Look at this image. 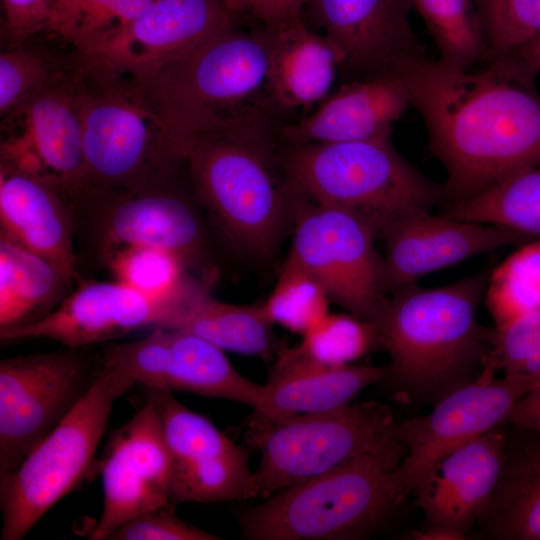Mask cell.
Masks as SVG:
<instances>
[{
    "label": "cell",
    "instance_id": "3",
    "mask_svg": "<svg viewBox=\"0 0 540 540\" xmlns=\"http://www.w3.org/2000/svg\"><path fill=\"white\" fill-rule=\"evenodd\" d=\"M490 273L454 283L394 290L373 323L389 362L381 383L398 401H430L474 379L491 348V329L478 322Z\"/></svg>",
    "mask_w": 540,
    "mask_h": 540
},
{
    "label": "cell",
    "instance_id": "1",
    "mask_svg": "<svg viewBox=\"0 0 540 540\" xmlns=\"http://www.w3.org/2000/svg\"><path fill=\"white\" fill-rule=\"evenodd\" d=\"M394 73L424 121L430 154L445 168V205L540 166V97L506 56L462 69L422 54Z\"/></svg>",
    "mask_w": 540,
    "mask_h": 540
},
{
    "label": "cell",
    "instance_id": "4",
    "mask_svg": "<svg viewBox=\"0 0 540 540\" xmlns=\"http://www.w3.org/2000/svg\"><path fill=\"white\" fill-rule=\"evenodd\" d=\"M400 442L286 487L236 513L247 540H355L389 520L410 495Z\"/></svg>",
    "mask_w": 540,
    "mask_h": 540
},
{
    "label": "cell",
    "instance_id": "44",
    "mask_svg": "<svg viewBox=\"0 0 540 540\" xmlns=\"http://www.w3.org/2000/svg\"><path fill=\"white\" fill-rule=\"evenodd\" d=\"M515 66L533 79L540 70V34L507 55Z\"/></svg>",
    "mask_w": 540,
    "mask_h": 540
},
{
    "label": "cell",
    "instance_id": "21",
    "mask_svg": "<svg viewBox=\"0 0 540 540\" xmlns=\"http://www.w3.org/2000/svg\"><path fill=\"white\" fill-rule=\"evenodd\" d=\"M506 443V430L496 428L451 451L420 477L411 494L426 524L470 536L498 484Z\"/></svg>",
    "mask_w": 540,
    "mask_h": 540
},
{
    "label": "cell",
    "instance_id": "46",
    "mask_svg": "<svg viewBox=\"0 0 540 540\" xmlns=\"http://www.w3.org/2000/svg\"><path fill=\"white\" fill-rule=\"evenodd\" d=\"M230 14L253 12L262 0H222Z\"/></svg>",
    "mask_w": 540,
    "mask_h": 540
},
{
    "label": "cell",
    "instance_id": "5",
    "mask_svg": "<svg viewBox=\"0 0 540 540\" xmlns=\"http://www.w3.org/2000/svg\"><path fill=\"white\" fill-rule=\"evenodd\" d=\"M72 76L85 160L82 196L134 191L181 164L165 121L134 78L78 56Z\"/></svg>",
    "mask_w": 540,
    "mask_h": 540
},
{
    "label": "cell",
    "instance_id": "41",
    "mask_svg": "<svg viewBox=\"0 0 540 540\" xmlns=\"http://www.w3.org/2000/svg\"><path fill=\"white\" fill-rule=\"evenodd\" d=\"M3 30L10 47L49 28V0H2Z\"/></svg>",
    "mask_w": 540,
    "mask_h": 540
},
{
    "label": "cell",
    "instance_id": "40",
    "mask_svg": "<svg viewBox=\"0 0 540 540\" xmlns=\"http://www.w3.org/2000/svg\"><path fill=\"white\" fill-rule=\"evenodd\" d=\"M171 504L141 513L115 528L106 540H219L178 517Z\"/></svg>",
    "mask_w": 540,
    "mask_h": 540
},
{
    "label": "cell",
    "instance_id": "11",
    "mask_svg": "<svg viewBox=\"0 0 540 540\" xmlns=\"http://www.w3.org/2000/svg\"><path fill=\"white\" fill-rule=\"evenodd\" d=\"M70 348L0 361V474L15 469L97 379L101 352Z\"/></svg>",
    "mask_w": 540,
    "mask_h": 540
},
{
    "label": "cell",
    "instance_id": "29",
    "mask_svg": "<svg viewBox=\"0 0 540 540\" xmlns=\"http://www.w3.org/2000/svg\"><path fill=\"white\" fill-rule=\"evenodd\" d=\"M68 285L45 258L0 236V329L42 318Z\"/></svg>",
    "mask_w": 540,
    "mask_h": 540
},
{
    "label": "cell",
    "instance_id": "43",
    "mask_svg": "<svg viewBox=\"0 0 540 540\" xmlns=\"http://www.w3.org/2000/svg\"><path fill=\"white\" fill-rule=\"evenodd\" d=\"M509 424L540 432V382L518 401Z\"/></svg>",
    "mask_w": 540,
    "mask_h": 540
},
{
    "label": "cell",
    "instance_id": "13",
    "mask_svg": "<svg viewBox=\"0 0 540 540\" xmlns=\"http://www.w3.org/2000/svg\"><path fill=\"white\" fill-rule=\"evenodd\" d=\"M101 355L103 364L148 390L230 400L253 410L264 392V384L243 376L223 349L185 331L155 327L142 339L105 345Z\"/></svg>",
    "mask_w": 540,
    "mask_h": 540
},
{
    "label": "cell",
    "instance_id": "14",
    "mask_svg": "<svg viewBox=\"0 0 540 540\" xmlns=\"http://www.w3.org/2000/svg\"><path fill=\"white\" fill-rule=\"evenodd\" d=\"M1 163L51 187L65 200L82 196V128L72 68L3 117Z\"/></svg>",
    "mask_w": 540,
    "mask_h": 540
},
{
    "label": "cell",
    "instance_id": "8",
    "mask_svg": "<svg viewBox=\"0 0 540 540\" xmlns=\"http://www.w3.org/2000/svg\"><path fill=\"white\" fill-rule=\"evenodd\" d=\"M392 409L378 401L266 419L252 416L246 440L259 451L256 498L327 473L361 455L398 442Z\"/></svg>",
    "mask_w": 540,
    "mask_h": 540
},
{
    "label": "cell",
    "instance_id": "10",
    "mask_svg": "<svg viewBox=\"0 0 540 540\" xmlns=\"http://www.w3.org/2000/svg\"><path fill=\"white\" fill-rule=\"evenodd\" d=\"M291 193L293 237L287 258L317 279L331 301L374 323L388 299L375 228L351 211Z\"/></svg>",
    "mask_w": 540,
    "mask_h": 540
},
{
    "label": "cell",
    "instance_id": "35",
    "mask_svg": "<svg viewBox=\"0 0 540 540\" xmlns=\"http://www.w3.org/2000/svg\"><path fill=\"white\" fill-rule=\"evenodd\" d=\"M330 301L317 279L287 258L261 307L272 325L302 336L330 312Z\"/></svg>",
    "mask_w": 540,
    "mask_h": 540
},
{
    "label": "cell",
    "instance_id": "38",
    "mask_svg": "<svg viewBox=\"0 0 540 540\" xmlns=\"http://www.w3.org/2000/svg\"><path fill=\"white\" fill-rule=\"evenodd\" d=\"M491 354L498 370L540 382V310L493 327Z\"/></svg>",
    "mask_w": 540,
    "mask_h": 540
},
{
    "label": "cell",
    "instance_id": "6",
    "mask_svg": "<svg viewBox=\"0 0 540 540\" xmlns=\"http://www.w3.org/2000/svg\"><path fill=\"white\" fill-rule=\"evenodd\" d=\"M281 167L294 193L363 217L378 236L397 219L444 203L442 184L404 158L391 134L361 141L291 144Z\"/></svg>",
    "mask_w": 540,
    "mask_h": 540
},
{
    "label": "cell",
    "instance_id": "9",
    "mask_svg": "<svg viewBox=\"0 0 540 540\" xmlns=\"http://www.w3.org/2000/svg\"><path fill=\"white\" fill-rule=\"evenodd\" d=\"M102 362V361H101ZM135 383L102 363L77 406L13 470L0 474L1 540H21L90 472L114 402Z\"/></svg>",
    "mask_w": 540,
    "mask_h": 540
},
{
    "label": "cell",
    "instance_id": "31",
    "mask_svg": "<svg viewBox=\"0 0 540 540\" xmlns=\"http://www.w3.org/2000/svg\"><path fill=\"white\" fill-rule=\"evenodd\" d=\"M154 0H54L49 30L88 55L133 23Z\"/></svg>",
    "mask_w": 540,
    "mask_h": 540
},
{
    "label": "cell",
    "instance_id": "28",
    "mask_svg": "<svg viewBox=\"0 0 540 540\" xmlns=\"http://www.w3.org/2000/svg\"><path fill=\"white\" fill-rule=\"evenodd\" d=\"M272 324L261 303L238 305L211 297L197 282L157 327L192 333L224 351L268 360L277 352Z\"/></svg>",
    "mask_w": 540,
    "mask_h": 540
},
{
    "label": "cell",
    "instance_id": "2",
    "mask_svg": "<svg viewBox=\"0 0 540 540\" xmlns=\"http://www.w3.org/2000/svg\"><path fill=\"white\" fill-rule=\"evenodd\" d=\"M265 27L233 25L156 72L135 79L165 121L180 159L188 141L210 135L274 139L281 110L268 87Z\"/></svg>",
    "mask_w": 540,
    "mask_h": 540
},
{
    "label": "cell",
    "instance_id": "37",
    "mask_svg": "<svg viewBox=\"0 0 540 540\" xmlns=\"http://www.w3.org/2000/svg\"><path fill=\"white\" fill-rule=\"evenodd\" d=\"M492 57L516 50L540 34V0H475Z\"/></svg>",
    "mask_w": 540,
    "mask_h": 540
},
{
    "label": "cell",
    "instance_id": "39",
    "mask_svg": "<svg viewBox=\"0 0 540 540\" xmlns=\"http://www.w3.org/2000/svg\"><path fill=\"white\" fill-rule=\"evenodd\" d=\"M61 72L54 70L44 55L25 44L0 53V114L5 117L43 88Z\"/></svg>",
    "mask_w": 540,
    "mask_h": 540
},
{
    "label": "cell",
    "instance_id": "22",
    "mask_svg": "<svg viewBox=\"0 0 540 540\" xmlns=\"http://www.w3.org/2000/svg\"><path fill=\"white\" fill-rule=\"evenodd\" d=\"M158 180V179H157ZM148 185L112 194L103 224L107 255L125 246L160 248L180 257L188 267L204 255V229L196 207L177 190Z\"/></svg>",
    "mask_w": 540,
    "mask_h": 540
},
{
    "label": "cell",
    "instance_id": "30",
    "mask_svg": "<svg viewBox=\"0 0 540 540\" xmlns=\"http://www.w3.org/2000/svg\"><path fill=\"white\" fill-rule=\"evenodd\" d=\"M442 214L496 225L526 241L540 238V166L518 171L469 198L446 204Z\"/></svg>",
    "mask_w": 540,
    "mask_h": 540
},
{
    "label": "cell",
    "instance_id": "7",
    "mask_svg": "<svg viewBox=\"0 0 540 540\" xmlns=\"http://www.w3.org/2000/svg\"><path fill=\"white\" fill-rule=\"evenodd\" d=\"M274 139L210 135L180 149L195 194L240 252L263 259L275 252L292 217V195L276 176Z\"/></svg>",
    "mask_w": 540,
    "mask_h": 540
},
{
    "label": "cell",
    "instance_id": "27",
    "mask_svg": "<svg viewBox=\"0 0 540 540\" xmlns=\"http://www.w3.org/2000/svg\"><path fill=\"white\" fill-rule=\"evenodd\" d=\"M512 426L498 484L477 524L488 538L540 540V432Z\"/></svg>",
    "mask_w": 540,
    "mask_h": 540
},
{
    "label": "cell",
    "instance_id": "20",
    "mask_svg": "<svg viewBox=\"0 0 540 540\" xmlns=\"http://www.w3.org/2000/svg\"><path fill=\"white\" fill-rule=\"evenodd\" d=\"M387 292L416 283L421 277L489 253L526 242L520 235L490 224L419 211L397 219L380 235Z\"/></svg>",
    "mask_w": 540,
    "mask_h": 540
},
{
    "label": "cell",
    "instance_id": "12",
    "mask_svg": "<svg viewBox=\"0 0 540 540\" xmlns=\"http://www.w3.org/2000/svg\"><path fill=\"white\" fill-rule=\"evenodd\" d=\"M497 371L488 355L474 379L442 396L429 413L397 423L396 438L405 450L401 472L410 495L439 459L509 423L516 404L532 384L515 375L497 377Z\"/></svg>",
    "mask_w": 540,
    "mask_h": 540
},
{
    "label": "cell",
    "instance_id": "36",
    "mask_svg": "<svg viewBox=\"0 0 540 540\" xmlns=\"http://www.w3.org/2000/svg\"><path fill=\"white\" fill-rule=\"evenodd\" d=\"M378 346L372 322L351 313H328L302 335L297 349L305 356L329 366L353 364Z\"/></svg>",
    "mask_w": 540,
    "mask_h": 540
},
{
    "label": "cell",
    "instance_id": "26",
    "mask_svg": "<svg viewBox=\"0 0 540 540\" xmlns=\"http://www.w3.org/2000/svg\"><path fill=\"white\" fill-rule=\"evenodd\" d=\"M265 27L269 48L268 87L281 111L308 108L329 94L342 56L325 34L301 17Z\"/></svg>",
    "mask_w": 540,
    "mask_h": 540
},
{
    "label": "cell",
    "instance_id": "42",
    "mask_svg": "<svg viewBox=\"0 0 540 540\" xmlns=\"http://www.w3.org/2000/svg\"><path fill=\"white\" fill-rule=\"evenodd\" d=\"M308 0H262L252 15L263 25H274L301 17Z\"/></svg>",
    "mask_w": 540,
    "mask_h": 540
},
{
    "label": "cell",
    "instance_id": "24",
    "mask_svg": "<svg viewBox=\"0 0 540 540\" xmlns=\"http://www.w3.org/2000/svg\"><path fill=\"white\" fill-rule=\"evenodd\" d=\"M385 374V366H329L305 356L297 347L284 348L252 416L275 419L334 410L353 402L370 385L381 383Z\"/></svg>",
    "mask_w": 540,
    "mask_h": 540
},
{
    "label": "cell",
    "instance_id": "17",
    "mask_svg": "<svg viewBox=\"0 0 540 540\" xmlns=\"http://www.w3.org/2000/svg\"><path fill=\"white\" fill-rule=\"evenodd\" d=\"M222 0H154L122 33L88 55L96 68L141 79L232 26Z\"/></svg>",
    "mask_w": 540,
    "mask_h": 540
},
{
    "label": "cell",
    "instance_id": "23",
    "mask_svg": "<svg viewBox=\"0 0 540 540\" xmlns=\"http://www.w3.org/2000/svg\"><path fill=\"white\" fill-rule=\"evenodd\" d=\"M409 106V93L397 73L350 80L312 113L284 124L280 135L290 144L373 139L391 134L392 124Z\"/></svg>",
    "mask_w": 540,
    "mask_h": 540
},
{
    "label": "cell",
    "instance_id": "19",
    "mask_svg": "<svg viewBox=\"0 0 540 540\" xmlns=\"http://www.w3.org/2000/svg\"><path fill=\"white\" fill-rule=\"evenodd\" d=\"M179 303L147 298L118 281L84 282L42 318L1 328L0 339L4 343L50 339L65 347H88L146 326L157 327Z\"/></svg>",
    "mask_w": 540,
    "mask_h": 540
},
{
    "label": "cell",
    "instance_id": "15",
    "mask_svg": "<svg viewBox=\"0 0 540 540\" xmlns=\"http://www.w3.org/2000/svg\"><path fill=\"white\" fill-rule=\"evenodd\" d=\"M148 391L157 400L170 455L172 506L256 498L246 448L179 402L173 392Z\"/></svg>",
    "mask_w": 540,
    "mask_h": 540
},
{
    "label": "cell",
    "instance_id": "16",
    "mask_svg": "<svg viewBox=\"0 0 540 540\" xmlns=\"http://www.w3.org/2000/svg\"><path fill=\"white\" fill-rule=\"evenodd\" d=\"M103 507L89 533L106 540L125 521L170 504L171 461L154 395L112 434L102 462Z\"/></svg>",
    "mask_w": 540,
    "mask_h": 540
},
{
    "label": "cell",
    "instance_id": "32",
    "mask_svg": "<svg viewBox=\"0 0 540 540\" xmlns=\"http://www.w3.org/2000/svg\"><path fill=\"white\" fill-rule=\"evenodd\" d=\"M412 2L440 54V61L454 67L472 69L492 57L475 0Z\"/></svg>",
    "mask_w": 540,
    "mask_h": 540
},
{
    "label": "cell",
    "instance_id": "47",
    "mask_svg": "<svg viewBox=\"0 0 540 540\" xmlns=\"http://www.w3.org/2000/svg\"><path fill=\"white\" fill-rule=\"evenodd\" d=\"M53 1H54V0H49V2H50V5L52 4V2H53Z\"/></svg>",
    "mask_w": 540,
    "mask_h": 540
},
{
    "label": "cell",
    "instance_id": "34",
    "mask_svg": "<svg viewBox=\"0 0 540 540\" xmlns=\"http://www.w3.org/2000/svg\"><path fill=\"white\" fill-rule=\"evenodd\" d=\"M107 256L116 281L153 300L179 303L195 284L183 260L160 248L125 246Z\"/></svg>",
    "mask_w": 540,
    "mask_h": 540
},
{
    "label": "cell",
    "instance_id": "18",
    "mask_svg": "<svg viewBox=\"0 0 540 540\" xmlns=\"http://www.w3.org/2000/svg\"><path fill=\"white\" fill-rule=\"evenodd\" d=\"M314 21L342 56L347 81L394 73L426 54L410 23L412 0H308Z\"/></svg>",
    "mask_w": 540,
    "mask_h": 540
},
{
    "label": "cell",
    "instance_id": "45",
    "mask_svg": "<svg viewBox=\"0 0 540 540\" xmlns=\"http://www.w3.org/2000/svg\"><path fill=\"white\" fill-rule=\"evenodd\" d=\"M468 536L448 527L426 524L423 528L410 530L404 538L409 540H465Z\"/></svg>",
    "mask_w": 540,
    "mask_h": 540
},
{
    "label": "cell",
    "instance_id": "33",
    "mask_svg": "<svg viewBox=\"0 0 540 540\" xmlns=\"http://www.w3.org/2000/svg\"><path fill=\"white\" fill-rule=\"evenodd\" d=\"M484 299L494 327L540 310V238L520 244L490 270Z\"/></svg>",
    "mask_w": 540,
    "mask_h": 540
},
{
    "label": "cell",
    "instance_id": "25",
    "mask_svg": "<svg viewBox=\"0 0 540 540\" xmlns=\"http://www.w3.org/2000/svg\"><path fill=\"white\" fill-rule=\"evenodd\" d=\"M65 199L45 183L0 165V236L40 255L71 283L76 254Z\"/></svg>",
    "mask_w": 540,
    "mask_h": 540
}]
</instances>
